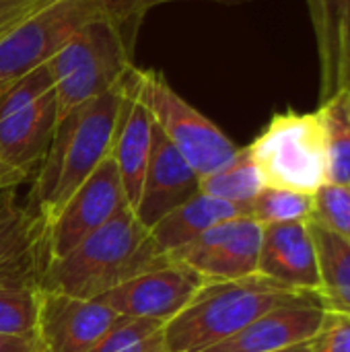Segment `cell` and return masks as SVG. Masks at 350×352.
<instances>
[{"label": "cell", "mask_w": 350, "mask_h": 352, "mask_svg": "<svg viewBox=\"0 0 350 352\" xmlns=\"http://www.w3.org/2000/svg\"><path fill=\"white\" fill-rule=\"evenodd\" d=\"M260 243L262 225L252 217H237L210 227L169 260L194 268L206 283L237 280L258 274Z\"/></svg>", "instance_id": "cell-9"}, {"label": "cell", "mask_w": 350, "mask_h": 352, "mask_svg": "<svg viewBox=\"0 0 350 352\" xmlns=\"http://www.w3.org/2000/svg\"><path fill=\"white\" fill-rule=\"evenodd\" d=\"M200 192V175L177 153L169 138L155 124L153 151L144 173L138 204L134 208L136 219L149 231L171 210L188 202Z\"/></svg>", "instance_id": "cell-14"}, {"label": "cell", "mask_w": 350, "mask_h": 352, "mask_svg": "<svg viewBox=\"0 0 350 352\" xmlns=\"http://www.w3.org/2000/svg\"><path fill=\"white\" fill-rule=\"evenodd\" d=\"M163 322L159 320H144V318H128L120 316V320L89 349L87 352H122L144 338L163 330Z\"/></svg>", "instance_id": "cell-25"}, {"label": "cell", "mask_w": 350, "mask_h": 352, "mask_svg": "<svg viewBox=\"0 0 350 352\" xmlns=\"http://www.w3.org/2000/svg\"><path fill=\"white\" fill-rule=\"evenodd\" d=\"M23 182H27L25 175L21 173H14L6 167L0 165V192H6V190H14L17 186H21Z\"/></svg>", "instance_id": "cell-30"}, {"label": "cell", "mask_w": 350, "mask_h": 352, "mask_svg": "<svg viewBox=\"0 0 350 352\" xmlns=\"http://www.w3.org/2000/svg\"><path fill=\"white\" fill-rule=\"evenodd\" d=\"M264 190L260 171L250 155V148L243 146L239 153L221 169L200 177V192L231 204L245 206L250 210L252 200Z\"/></svg>", "instance_id": "cell-20"}, {"label": "cell", "mask_w": 350, "mask_h": 352, "mask_svg": "<svg viewBox=\"0 0 350 352\" xmlns=\"http://www.w3.org/2000/svg\"><path fill=\"white\" fill-rule=\"evenodd\" d=\"M318 109L326 128L328 184L350 188V91H336Z\"/></svg>", "instance_id": "cell-21"}, {"label": "cell", "mask_w": 350, "mask_h": 352, "mask_svg": "<svg viewBox=\"0 0 350 352\" xmlns=\"http://www.w3.org/2000/svg\"><path fill=\"white\" fill-rule=\"evenodd\" d=\"M58 122L56 91L0 118V165L25 175H33L47 153Z\"/></svg>", "instance_id": "cell-16"}, {"label": "cell", "mask_w": 350, "mask_h": 352, "mask_svg": "<svg viewBox=\"0 0 350 352\" xmlns=\"http://www.w3.org/2000/svg\"><path fill=\"white\" fill-rule=\"evenodd\" d=\"M50 264L45 217L14 190L0 192V291L41 289Z\"/></svg>", "instance_id": "cell-7"}, {"label": "cell", "mask_w": 350, "mask_h": 352, "mask_svg": "<svg viewBox=\"0 0 350 352\" xmlns=\"http://www.w3.org/2000/svg\"><path fill=\"white\" fill-rule=\"evenodd\" d=\"M144 99L155 124L200 175L227 165L239 146L204 113L192 107L157 70H142Z\"/></svg>", "instance_id": "cell-6"}, {"label": "cell", "mask_w": 350, "mask_h": 352, "mask_svg": "<svg viewBox=\"0 0 350 352\" xmlns=\"http://www.w3.org/2000/svg\"><path fill=\"white\" fill-rule=\"evenodd\" d=\"M165 256L134 210L124 206L70 254L50 264L41 289L97 301L138 274L165 266Z\"/></svg>", "instance_id": "cell-1"}, {"label": "cell", "mask_w": 350, "mask_h": 352, "mask_svg": "<svg viewBox=\"0 0 350 352\" xmlns=\"http://www.w3.org/2000/svg\"><path fill=\"white\" fill-rule=\"evenodd\" d=\"M318 6H320V0H307V8H309V16H311V21L316 19V14H318Z\"/></svg>", "instance_id": "cell-32"}, {"label": "cell", "mask_w": 350, "mask_h": 352, "mask_svg": "<svg viewBox=\"0 0 350 352\" xmlns=\"http://www.w3.org/2000/svg\"><path fill=\"white\" fill-rule=\"evenodd\" d=\"M328 309L320 295H307L278 305L235 336L204 352H274L309 342L326 322Z\"/></svg>", "instance_id": "cell-13"}, {"label": "cell", "mask_w": 350, "mask_h": 352, "mask_svg": "<svg viewBox=\"0 0 350 352\" xmlns=\"http://www.w3.org/2000/svg\"><path fill=\"white\" fill-rule=\"evenodd\" d=\"M274 352H314V349H311V340H309V342H303V344H297V346H291V349H283V351Z\"/></svg>", "instance_id": "cell-31"}, {"label": "cell", "mask_w": 350, "mask_h": 352, "mask_svg": "<svg viewBox=\"0 0 350 352\" xmlns=\"http://www.w3.org/2000/svg\"><path fill=\"white\" fill-rule=\"evenodd\" d=\"M0 352H47L43 342L35 334L25 336H4L0 334Z\"/></svg>", "instance_id": "cell-28"}, {"label": "cell", "mask_w": 350, "mask_h": 352, "mask_svg": "<svg viewBox=\"0 0 350 352\" xmlns=\"http://www.w3.org/2000/svg\"><path fill=\"white\" fill-rule=\"evenodd\" d=\"M314 352H350V316L328 311L326 322L311 340Z\"/></svg>", "instance_id": "cell-26"}, {"label": "cell", "mask_w": 350, "mask_h": 352, "mask_svg": "<svg viewBox=\"0 0 350 352\" xmlns=\"http://www.w3.org/2000/svg\"><path fill=\"white\" fill-rule=\"evenodd\" d=\"M39 289L0 291V334L25 336L37 332Z\"/></svg>", "instance_id": "cell-23"}, {"label": "cell", "mask_w": 350, "mask_h": 352, "mask_svg": "<svg viewBox=\"0 0 350 352\" xmlns=\"http://www.w3.org/2000/svg\"><path fill=\"white\" fill-rule=\"evenodd\" d=\"M118 320L101 301L39 289L37 336L47 352H87Z\"/></svg>", "instance_id": "cell-11"}, {"label": "cell", "mask_w": 350, "mask_h": 352, "mask_svg": "<svg viewBox=\"0 0 350 352\" xmlns=\"http://www.w3.org/2000/svg\"><path fill=\"white\" fill-rule=\"evenodd\" d=\"M258 274L285 289L318 295V256L307 221L262 227Z\"/></svg>", "instance_id": "cell-15"}, {"label": "cell", "mask_w": 350, "mask_h": 352, "mask_svg": "<svg viewBox=\"0 0 350 352\" xmlns=\"http://www.w3.org/2000/svg\"><path fill=\"white\" fill-rule=\"evenodd\" d=\"M56 0H0V41Z\"/></svg>", "instance_id": "cell-27"}, {"label": "cell", "mask_w": 350, "mask_h": 352, "mask_svg": "<svg viewBox=\"0 0 350 352\" xmlns=\"http://www.w3.org/2000/svg\"><path fill=\"white\" fill-rule=\"evenodd\" d=\"M248 148L264 188L314 196L328 184V146L320 109L272 116Z\"/></svg>", "instance_id": "cell-5"}, {"label": "cell", "mask_w": 350, "mask_h": 352, "mask_svg": "<svg viewBox=\"0 0 350 352\" xmlns=\"http://www.w3.org/2000/svg\"><path fill=\"white\" fill-rule=\"evenodd\" d=\"M136 35L116 23H93L74 33L50 58L58 122L124 78L134 66Z\"/></svg>", "instance_id": "cell-4"}, {"label": "cell", "mask_w": 350, "mask_h": 352, "mask_svg": "<svg viewBox=\"0 0 350 352\" xmlns=\"http://www.w3.org/2000/svg\"><path fill=\"white\" fill-rule=\"evenodd\" d=\"M155 120L144 99L142 68L130 66L124 76V101L111 144V157L118 165L128 206L134 210L140 198L144 173L153 151Z\"/></svg>", "instance_id": "cell-12"}, {"label": "cell", "mask_w": 350, "mask_h": 352, "mask_svg": "<svg viewBox=\"0 0 350 352\" xmlns=\"http://www.w3.org/2000/svg\"><path fill=\"white\" fill-rule=\"evenodd\" d=\"M307 223L318 256V295L328 311L350 316V241L316 221Z\"/></svg>", "instance_id": "cell-19"}, {"label": "cell", "mask_w": 350, "mask_h": 352, "mask_svg": "<svg viewBox=\"0 0 350 352\" xmlns=\"http://www.w3.org/2000/svg\"><path fill=\"white\" fill-rule=\"evenodd\" d=\"M122 101L124 78L56 124L47 153L35 171L31 192V202L47 223L111 153Z\"/></svg>", "instance_id": "cell-2"}, {"label": "cell", "mask_w": 350, "mask_h": 352, "mask_svg": "<svg viewBox=\"0 0 350 352\" xmlns=\"http://www.w3.org/2000/svg\"><path fill=\"white\" fill-rule=\"evenodd\" d=\"M250 217L262 227L283 223H305L314 217V196L291 190L264 188L252 200Z\"/></svg>", "instance_id": "cell-22"}, {"label": "cell", "mask_w": 350, "mask_h": 352, "mask_svg": "<svg viewBox=\"0 0 350 352\" xmlns=\"http://www.w3.org/2000/svg\"><path fill=\"white\" fill-rule=\"evenodd\" d=\"M122 352H171V351L167 349L165 338H163V330H161V332H157V334H153V336L144 338L142 342H138V344H134V346H130V349H126V351H122Z\"/></svg>", "instance_id": "cell-29"}, {"label": "cell", "mask_w": 350, "mask_h": 352, "mask_svg": "<svg viewBox=\"0 0 350 352\" xmlns=\"http://www.w3.org/2000/svg\"><path fill=\"white\" fill-rule=\"evenodd\" d=\"M320 52L322 101L344 89L350 58V0H320L311 21Z\"/></svg>", "instance_id": "cell-18"}, {"label": "cell", "mask_w": 350, "mask_h": 352, "mask_svg": "<svg viewBox=\"0 0 350 352\" xmlns=\"http://www.w3.org/2000/svg\"><path fill=\"white\" fill-rule=\"evenodd\" d=\"M124 206H128L126 192L118 165L109 153L47 223L52 262L70 254Z\"/></svg>", "instance_id": "cell-8"}, {"label": "cell", "mask_w": 350, "mask_h": 352, "mask_svg": "<svg viewBox=\"0 0 350 352\" xmlns=\"http://www.w3.org/2000/svg\"><path fill=\"white\" fill-rule=\"evenodd\" d=\"M260 274L237 280L204 283L190 303L163 326L171 352H204L241 332L266 311L307 297Z\"/></svg>", "instance_id": "cell-3"}, {"label": "cell", "mask_w": 350, "mask_h": 352, "mask_svg": "<svg viewBox=\"0 0 350 352\" xmlns=\"http://www.w3.org/2000/svg\"><path fill=\"white\" fill-rule=\"evenodd\" d=\"M237 217H250V210L245 206L231 204L198 192L194 198L165 214L151 229V237L165 256H171L210 227Z\"/></svg>", "instance_id": "cell-17"}, {"label": "cell", "mask_w": 350, "mask_h": 352, "mask_svg": "<svg viewBox=\"0 0 350 352\" xmlns=\"http://www.w3.org/2000/svg\"><path fill=\"white\" fill-rule=\"evenodd\" d=\"M311 221L350 241V188L338 184H324L314 194Z\"/></svg>", "instance_id": "cell-24"}, {"label": "cell", "mask_w": 350, "mask_h": 352, "mask_svg": "<svg viewBox=\"0 0 350 352\" xmlns=\"http://www.w3.org/2000/svg\"><path fill=\"white\" fill-rule=\"evenodd\" d=\"M206 280L182 262H167L155 270L134 276L111 289L97 301L105 303L120 316L159 320L167 324L196 295Z\"/></svg>", "instance_id": "cell-10"}, {"label": "cell", "mask_w": 350, "mask_h": 352, "mask_svg": "<svg viewBox=\"0 0 350 352\" xmlns=\"http://www.w3.org/2000/svg\"><path fill=\"white\" fill-rule=\"evenodd\" d=\"M344 89L350 91V58H349V70H347V82H344Z\"/></svg>", "instance_id": "cell-33"}]
</instances>
